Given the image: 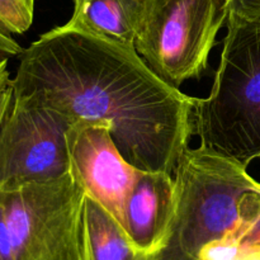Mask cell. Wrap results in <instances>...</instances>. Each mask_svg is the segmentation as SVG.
<instances>
[{"instance_id":"obj_1","label":"cell","mask_w":260,"mask_h":260,"mask_svg":"<svg viewBox=\"0 0 260 260\" xmlns=\"http://www.w3.org/2000/svg\"><path fill=\"white\" fill-rule=\"evenodd\" d=\"M12 89L74 121L109 122L119 152L146 172L174 177L194 131L197 98L160 79L134 45L61 25L23 50Z\"/></svg>"},{"instance_id":"obj_2","label":"cell","mask_w":260,"mask_h":260,"mask_svg":"<svg viewBox=\"0 0 260 260\" xmlns=\"http://www.w3.org/2000/svg\"><path fill=\"white\" fill-rule=\"evenodd\" d=\"M174 179L172 221L152 260H198L206 245L240 222L260 190L246 167L203 146L185 149Z\"/></svg>"},{"instance_id":"obj_3","label":"cell","mask_w":260,"mask_h":260,"mask_svg":"<svg viewBox=\"0 0 260 260\" xmlns=\"http://www.w3.org/2000/svg\"><path fill=\"white\" fill-rule=\"evenodd\" d=\"M210 95L193 113L201 146L248 168L260 156V20L228 15Z\"/></svg>"},{"instance_id":"obj_4","label":"cell","mask_w":260,"mask_h":260,"mask_svg":"<svg viewBox=\"0 0 260 260\" xmlns=\"http://www.w3.org/2000/svg\"><path fill=\"white\" fill-rule=\"evenodd\" d=\"M228 0H147L135 47L160 79L179 89L206 70Z\"/></svg>"},{"instance_id":"obj_5","label":"cell","mask_w":260,"mask_h":260,"mask_svg":"<svg viewBox=\"0 0 260 260\" xmlns=\"http://www.w3.org/2000/svg\"><path fill=\"white\" fill-rule=\"evenodd\" d=\"M85 193L73 175L0 192L15 260H83Z\"/></svg>"},{"instance_id":"obj_6","label":"cell","mask_w":260,"mask_h":260,"mask_svg":"<svg viewBox=\"0 0 260 260\" xmlns=\"http://www.w3.org/2000/svg\"><path fill=\"white\" fill-rule=\"evenodd\" d=\"M73 122L52 108L13 98L0 126V192L69 174L66 134Z\"/></svg>"},{"instance_id":"obj_7","label":"cell","mask_w":260,"mask_h":260,"mask_svg":"<svg viewBox=\"0 0 260 260\" xmlns=\"http://www.w3.org/2000/svg\"><path fill=\"white\" fill-rule=\"evenodd\" d=\"M109 122L78 119L69 127L70 174L85 196L101 205L123 229L124 210L140 169L119 152Z\"/></svg>"},{"instance_id":"obj_8","label":"cell","mask_w":260,"mask_h":260,"mask_svg":"<svg viewBox=\"0 0 260 260\" xmlns=\"http://www.w3.org/2000/svg\"><path fill=\"white\" fill-rule=\"evenodd\" d=\"M175 202V179L165 172L140 170L124 210L123 230L140 251L164 246Z\"/></svg>"},{"instance_id":"obj_9","label":"cell","mask_w":260,"mask_h":260,"mask_svg":"<svg viewBox=\"0 0 260 260\" xmlns=\"http://www.w3.org/2000/svg\"><path fill=\"white\" fill-rule=\"evenodd\" d=\"M147 0H74V13L65 29L134 45Z\"/></svg>"},{"instance_id":"obj_10","label":"cell","mask_w":260,"mask_h":260,"mask_svg":"<svg viewBox=\"0 0 260 260\" xmlns=\"http://www.w3.org/2000/svg\"><path fill=\"white\" fill-rule=\"evenodd\" d=\"M83 260H152L140 251L122 226L101 205L84 196L81 215Z\"/></svg>"},{"instance_id":"obj_11","label":"cell","mask_w":260,"mask_h":260,"mask_svg":"<svg viewBox=\"0 0 260 260\" xmlns=\"http://www.w3.org/2000/svg\"><path fill=\"white\" fill-rule=\"evenodd\" d=\"M198 260H260V190L253 196L240 222L206 245Z\"/></svg>"},{"instance_id":"obj_12","label":"cell","mask_w":260,"mask_h":260,"mask_svg":"<svg viewBox=\"0 0 260 260\" xmlns=\"http://www.w3.org/2000/svg\"><path fill=\"white\" fill-rule=\"evenodd\" d=\"M35 0H0V25L12 35L27 32L33 22Z\"/></svg>"},{"instance_id":"obj_13","label":"cell","mask_w":260,"mask_h":260,"mask_svg":"<svg viewBox=\"0 0 260 260\" xmlns=\"http://www.w3.org/2000/svg\"><path fill=\"white\" fill-rule=\"evenodd\" d=\"M0 260H15L8 234L4 207L0 203Z\"/></svg>"},{"instance_id":"obj_14","label":"cell","mask_w":260,"mask_h":260,"mask_svg":"<svg viewBox=\"0 0 260 260\" xmlns=\"http://www.w3.org/2000/svg\"><path fill=\"white\" fill-rule=\"evenodd\" d=\"M23 52L22 47L19 43L13 38L12 33L5 30L4 28L0 25V56L3 57H13V56H18Z\"/></svg>"},{"instance_id":"obj_15","label":"cell","mask_w":260,"mask_h":260,"mask_svg":"<svg viewBox=\"0 0 260 260\" xmlns=\"http://www.w3.org/2000/svg\"><path fill=\"white\" fill-rule=\"evenodd\" d=\"M12 85L9 71H8V57L0 56V94L4 93Z\"/></svg>"},{"instance_id":"obj_16","label":"cell","mask_w":260,"mask_h":260,"mask_svg":"<svg viewBox=\"0 0 260 260\" xmlns=\"http://www.w3.org/2000/svg\"><path fill=\"white\" fill-rule=\"evenodd\" d=\"M12 99H13V89H12V85H10V88H8L4 93L0 94V126H2L5 116H7L8 111H9V107L10 104H12Z\"/></svg>"}]
</instances>
